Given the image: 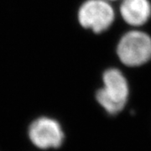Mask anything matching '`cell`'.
Masks as SVG:
<instances>
[{
    "mask_svg": "<svg viewBox=\"0 0 151 151\" xmlns=\"http://www.w3.org/2000/svg\"><path fill=\"white\" fill-rule=\"evenodd\" d=\"M103 87L96 93L97 103L109 114H117L124 109L128 102V81L121 70L112 67L103 72Z\"/></svg>",
    "mask_w": 151,
    "mask_h": 151,
    "instance_id": "obj_1",
    "label": "cell"
},
{
    "mask_svg": "<svg viewBox=\"0 0 151 151\" xmlns=\"http://www.w3.org/2000/svg\"><path fill=\"white\" fill-rule=\"evenodd\" d=\"M117 55L127 66L137 67L151 60V37L141 30L125 33L117 45Z\"/></svg>",
    "mask_w": 151,
    "mask_h": 151,
    "instance_id": "obj_2",
    "label": "cell"
},
{
    "mask_svg": "<svg viewBox=\"0 0 151 151\" xmlns=\"http://www.w3.org/2000/svg\"><path fill=\"white\" fill-rule=\"evenodd\" d=\"M119 10L128 24L139 27L150 19L151 3L150 0H122Z\"/></svg>",
    "mask_w": 151,
    "mask_h": 151,
    "instance_id": "obj_5",
    "label": "cell"
},
{
    "mask_svg": "<svg viewBox=\"0 0 151 151\" xmlns=\"http://www.w3.org/2000/svg\"><path fill=\"white\" fill-rule=\"evenodd\" d=\"M28 134L33 145L41 150L57 149L64 141V132L55 119L41 117L30 124Z\"/></svg>",
    "mask_w": 151,
    "mask_h": 151,
    "instance_id": "obj_4",
    "label": "cell"
},
{
    "mask_svg": "<svg viewBox=\"0 0 151 151\" xmlns=\"http://www.w3.org/2000/svg\"><path fill=\"white\" fill-rule=\"evenodd\" d=\"M107 1H109V2H110V1H116V0H107Z\"/></svg>",
    "mask_w": 151,
    "mask_h": 151,
    "instance_id": "obj_6",
    "label": "cell"
},
{
    "mask_svg": "<svg viewBox=\"0 0 151 151\" xmlns=\"http://www.w3.org/2000/svg\"><path fill=\"white\" fill-rule=\"evenodd\" d=\"M81 26L97 34L106 31L115 19L113 6L107 0H86L77 13Z\"/></svg>",
    "mask_w": 151,
    "mask_h": 151,
    "instance_id": "obj_3",
    "label": "cell"
}]
</instances>
